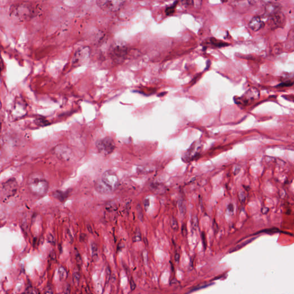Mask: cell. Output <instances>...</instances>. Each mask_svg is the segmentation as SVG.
<instances>
[{"label": "cell", "mask_w": 294, "mask_h": 294, "mask_svg": "<svg viewBox=\"0 0 294 294\" xmlns=\"http://www.w3.org/2000/svg\"><path fill=\"white\" fill-rule=\"evenodd\" d=\"M2 190L4 195L11 196L14 194L16 190V183L13 179H10L6 181L3 185Z\"/></svg>", "instance_id": "obj_11"}, {"label": "cell", "mask_w": 294, "mask_h": 294, "mask_svg": "<svg viewBox=\"0 0 294 294\" xmlns=\"http://www.w3.org/2000/svg\"><path fill=\"white\" fill-rule=\"evenodd\" d=\"M170 224L171 228L174 230H177L179 228V225H178V223H177V219L175 217L173 216L171 217V221H170Z\"/></svg>", "instance_id": "obj_21"}, {"label": "cell", "mask_w": 294, "mask_h": 294, "mask_svg": "<svg viewBox=\"0 0 294 294\" xmlns=\"http://www.w3.org/2000/svg\"><path fill=\"white\" fill-rule=\"evenodd\" d=\"M130 285H131V290L133 291L135 288H136V283H135L134 280L133 279H131L130 280Z\"/></svg>", "instance_id": "obj_34"}, {"label": "cell", "mask_w": 294, "mask_h": 294, "mask_svg": "<svg viewBox=\"0 0 294 294\" xmlns=\"http://www.w3.org/2000/svg\"><path fill=\"white\" fill-rule=\"evenodd\" d=\"M264 26H265V23L259 16L253 17L252 19H251V20L249 21V28L255 32L260 30L262 28H263Z\"/></svg>", "instance_id": "obj_12"}, {"label": "cell", "mask_w": 294, "mask_h": 294, "mask_svg": "<svg viewBox=\"0 0 294 294\" xmlns=\"http://www.w3.org/2000/svg\"><path fill=\"white\" fill-rule=\"evenodd\" d=\"M110 274H111L110 269L109 267H108L106 268V281H107V282H108L109 280Z\"/></svg>", "instance_id": "obj_32"}, {"label": "cell", "mask_w": 294, "mask_h": 294, "mask_svg": "<svg viewBox=\"0 0 294 294\" xmlns=\"http://www.w3.org/2000/svg\"><path fill=\"white\" fill-rule=\"evenodd\" d=\"M125 3V0H97L98 7L107 12L118 11L124 5Z\"/></svg>", "instance_id": "obj_2"}, {"label": "cell", "mask_w": 294, "mask_h": 294, "mask_svg": "<svg viewBox=\"0 0 294 294\" xmlns=\"http://www.w3.org/2000/svg\"><path fill=\"white\" fill-rule=\"evenodd\" d=\"M279 232V229H276V228H274V229H267V230H264L263 232H265V233H276V232Z\"/></svg>", "instance_id": "obj_31"}, {"label": "cell", "mask_w": 294, "mask_h": 294, "mask_svg": "<svg viewBox=\"0 0 294 294\" xmlns=\"http://www.w3.org/2000/svg\"><path fill=\"white\" fill-rule=\"evenodd\" d=\"M178 207H179V209L180 210V213H181V215L184 217L185 214H186V204L184 203V202L182 201V200L179 201V203H178Z\"/></svg>", "instance_id": "obj_19"}, {"label": "cell", "mask_w": 294, "mask_h": 294, "mask_svg": "<svg viewBox=\"0 0 294 294\" xmlns=\"http://www.w3.org/2000/svg\"><path fill=\"white\" fill-rule=\"evenodd\" d=\"M128 54V49L126 46L123 45H116L113 46L110 50V57L112 61L117 64L122 63L126 59Z\"/></svg>", "instance_id": "obj_3"}, {"label": "cell", "mask_w": 294, "mask_h": 294, "mask_svg": "<svg viewBox=\"0 0 294 294\" xmlns=\"http://www.w3.org/2000/svg\"><path fill=\"white\" fill-rule=\"evenodd\" d=\"M293 84H294V82L290 80V81H286V82H283L282 83H280V85L278 86V87H282L291 86Z\"/></svg>", "instance_id": "obj_27"}, {"label": "cell", "mask_w": 294, "mask_h": 294, "mask_svg": "<svg viewBox=\"0 0 294 294\" xmlns=\"http://www.w3.org/2000/svg\"><path fill=\"white\" fill-rule=\"evenodd\" d=\"M28 188L30 191L37 196H43L48 191L49 183L42 175L32 174L28 179Z\"/></svg>", "instance_id": "obj_1"}, {"label": "cell", "mask_w": 294, "mask_h": 294, "mask_svg": "<svg viewBox=\"0 0 294 294\" xmlns=\"http://www.w3.org/2000/svg\"><path fill=\"white\" fill-rule=\"evenodd\" d=\"M286 22L285 16L282 11L269 17L268 24L272 28H279L284 26Z\"/></svg>", "instance_id": "obj_9"}, {"label": "cell", "mask_w": 294, "mask_h": 294, "mask_svg": "<svg viewBox=\"0 0 294 294\" xmlns=\"http://www.w3.org/2000/svg\"><path fill=\"white\" fill-rule=\"evenodd\" d=\"M239 197H240V200H241V201H242V202L245 201V196L244 195V192H240L239 194Z\"/></svg>", "instance_id": "obj_37"}, {"label": "cell", "mask_w": 294, "mask_h": 294, "mask_svg": "<svg viewBox=\"0 0 294 294\" xmlns=\"http://www.w3.org/2000/svg\"><path fill=\"white\" fill-rule=\"evenodd\" d=\"M137 214H138L139 218L140 220L141 221L143 222L144 219L143 212L142 208H141L140 205H138V206H137Z\"/></svg>", "instance_id": "obj_24"}, {"label": "cell", "mask_w": 294, "mask_h": 294, "mask_svg": "<svg viewBox=\"0 0 294 294\" xmlns=\"http://www.w3.org/2000/svg\"><path fill=\"white\" fill-rule=\"evenodd\" d=\"M64 292L65 293H70V286H68V287L66 288Z\"/></svg>", "instance_id": "obj_41"}, {"label": "cell", "mask_w": 294, "mask_h": 294, "mask_svg": "<svg viewBox=\"0 0 294 294\" xmlns=\"http://www.w3.org/2000/svg\"><path fill=\"white\" fill-rule=\"evenodd\" d=\"M238 1H239V0H238Z\"/></svg>", "instance_id": "obj_44"}, {"label": "cell", "mask_w": 294, "mask_h": 294, "mask_svg": "<svg viewBox=\"0 0 294 294\" xmlns=\"http://www.w3.org/2000/svg\"><path fill=\"white\" fill-rule=\"evenodd\" d=\"M133 240H134L136 242L139 241L141 240V233H140L139 231H137L136 232L135 236V237L133 238Z\"/></svg>", "instance_id": "obj_30"}, {"label": "cell", "mask_w": 294, "mask_h": 294, "mask_svg": "<svg viewBox=\"0 0 294 294\" xmlns=\"http://www.w3.org/2000/svg\"><path fill=\"white\" fill-rule=\"evenodd\" d=\"M47 241L48 242H49L50 244H54L55 243V238L53 236V235H52L51 234H49L47 236Z\"/></svg>", "instance_id": "obj_28"}, {"label": "cell", "mask_w": 294, "mask_h": 294, "mask_svg": "<svg viewBox=\"0 0 294 294\" xmlns=\"http://www.w3.org/2000/svg\"><path fill=\"white\" fill-rule=\"evenodd\" d=\"M202 150V144L200 141H195L192 144L188 150L185 152L183 160L186 162H189L199 156Z\"/></svg>", "instance_id": "obj_6"}, {"label": "cell", "mask_w": 294, "mask_h": 294, "mask_svg": "<svg viewBox=\"0 0 294 294\" xmlns=\"http://www.w3.org/2000/svg\"><path fill=\"white\" fill-rule=\"evenodd\" d=\"M280 11H281V6L280 4L269 2L265 6L264 16L269 18Z\"/></svg>", "instance_id": "obj_10"}, {"label": "cell", "mask_w": 294, "mask_h": 294, "mask_svg": "<svg viewBox=\"0 0 294 294\" xmlns=\"http://www.w3.org/2000/svg\"><path fill=\"white\" fill-rule=\"evenodd\" d=\"M181 3L186 7H190L194 5V0H181Z\"/></svg>", "instance_id": "obj_25"}, {"label": "cell", "mask_w": 294, "mask_h": 294, "mask_svg": "<svg viewBox=\"0 0 294 294\" xmlns=\"http://www.w3.org/2000/svg\"><path fill=\"white\" fill-rule=\"evenodd\" d=\"M87 229H89V231L90 233H92V232H93L91 231V226H90L89 225H88L87 226Z\"/></svg>", "instance_id": "obj_42"}, {"label": "cell", "mask_w": 294, "mask_h": 294, "mask_svg": "<svg viewBox=\"0 0 294 294\" xmlns=\"http://www.w3.org/2000/svg\"><path fill=\"white\" fill-rule=\"evenodd\" d=\"M209 42L211 45H213L214 47H217V48H221V47H226L229 45L227 43L218 40L214 38H210L209 40Z\"/></svg>", "instance_id": "obj_14"}, {"label": "cell", "mask_w": 294, "mask_h": 294, "mask_svg": "<svg viewBox=\"0 0 294 294\" xmlns=\"http://www.w3.org/2000/svg\"><path fill=\"white\" fill-rule=\"evenodd\" d=\"M260 93L256 89H250L247 91L241 97L237 99L236 103L242 105H246L259 98Z\"/></svg>", "instance_id": "obj_7"}, {"label": "cell", "mask_w": 294, "mask_h": 294, "mask_svg": "<svg viewBox=\"0 0 294 294\" xmlns=\"http://www.w3.org/2000/svg\"><path fill=\"white\" fill-rule=\"evenodd\" d=\"M221 1H222L223 2H225L227 1V0H221Z\"/></svg>", "instance_id": "obj_43"}, {"label": "cell", "mask_w": 294, "mask_h": 294, "mask_svg": "<svg viewBox=\"0 0 294 294\" xmlns=\"http://www.w3.org/2000/svg\"><path fill=\"white\" fill-rule=\"evenodd\" d=\"M191 225H192V227H194V228H195L196 226H198V219H197L196 217H195L192 219Z\"/></svg>", "instance_id": "obj_33"}, {"label": "cell", "mask_w": 294, "mask_h": 294, "mask_svg": "<svg viewBox=\"0 0 294 294\" xmlns=\"http://www.w3.org/2000/svg\"><path fill=\"white\" fill-rule=\"evenodd\" d=\"M187 227L185 225V224H183L182 225V227H181V233L183 236H186V235H187Z\"/></svg>", "instance_id": "obj_36"}, {"label": "cell", "mask_w": 294, "mask_h": 294, "mask_svg": "<svg viewBox=\"0 0 294 294\" xmlns=\"http://www.w3.org/2000/svg\"><path fill=\"white\" fill-rule=\"evenodd\" d=\"M91 250H92V254H93L92 257H93V260H97V258L98 257V255H97L98 248H97V246L94 242L91 244Z\"/></svg>", "instance_id": "obj_22"}, {"label": "cell", "mask_w": 294, "mask_h": 294, "mask_svg": "<svg viewBox=\"0 0 294 294\" xmlns=\"http://www.w3.org/2000/svg\"><path fill=\"white\" fill-rule=\"evenodd\" d=\"M255 240V238H251V239L248 240L244 242L243 243H242L241 244L236 246L235 248H234L233 249H232V250H230V252H235V251H236V250H238L241 249L242 247H244V246H245V245L248 244L249 243H250V242L252 241L253 240Z\"/></svg>", "instance_id": "obj_18"}, {"label": "cell", "mask_w": 294, "mask_h": 294, "mask_svg": "<svg viewBox=\"0 0 294 294\" xmlns=\"http://www.w3.org/2000/svg\"><path fill=\"white\" fill-rule=\"evenodd\" d=\"M80 275L79 272H76L73 274V282L76 285L79 284V281H80Z\"/></svg>", "instance_id": "obj_23"}, {"label": "cell", "mask_w": 294, "mask_h": 294, "mask_svg": "<svg viewBox=\"0 0 294 294\" xmlns=\"http://www.w3.org/2000/svg\"><path fill=\"white\" fill-rule=\"evenodd\" d=\"M228 210L230 211V212H233L234 210V206L232 204H230L229 205H228Z\"/></svg>", "instance_id": "obj_39"}, {"label": "cell", "mask_w": 294, "mask_h": 294, "mask_svg": "<svg viewBox=\"0 0 294 294\" xmlns=\"http://www.w3.org/2000/svg\"><path fill=\"white\" fill-rule=\"evenodd\" d=\"M96 147L100 153L104 155H109L115 149V143L112 138L106 137L98 140L96 143Z\"/></svg>", "instance_id": "obj_4"}, {"label": "cell", "mask_w": 294, "mask_h": 294, "mask_svg": "<svg viewBox=\"0 0 294 294\" xmlns=\"http://www.w3.org/2000/svg\"><path fill=\"white\" fill-rule=\"evenodd\" d=\"M212 284H213V283H208V284H200V285H199V286H198L193 288L191 290H190V291L189 292V293L192 292H194V291H196L200 290L203 289V288H206V287H208L210 286Z\"/></svg>", "instance_id": "obj_20"}, {"label": "cell", "mask_w": 294, "mask_h": 294, "mask_svg": "<svg viewBox=\"0 0 294 294\" xmlns=\"http://www.w3.org/2000/svg\"><path fill=\"white\" fill-rule=\"evenodd\" d=\"M144 208L145 209V210L147 211L148 208L149 207V200L148 199H146V200H144Z\"/></svg>", "instance_id": "obj_35"}, {"label": "cell", "mask_w": 294, "mask_h": 294, "mask_svg": "<svg viewBox=\"0 0 294 294\" xmlns=\"http://www.w3.org/2000/svg\"><path fill=\"white\" fill-rule=\"evenodd\" d=\"M86 237V235L85 234H81V235L80 236V240L81 241H84Z\"/></svg>", "instance_id": "obj_38"}, {"label": "cell", "mask_w": 294, "mask_h": 294, "mask_svg": "<svg viewBox=\"0 0 294 294\" xmlns=\"http://www.w3.org/2000/svg\"><path fill=\"white\" fill-rule=\"evenodd\" d=\"M90 50L89 47H86L80 48L76 52L73 57L72 64L75 67L82 65L87 61L90 57Z\"/></svg>", "instance_id": "obj_5"}, {"label": "cell", "mask_w": 294, "mask_h": 294, "mask_svg": "<svg viewBox=\"0 0 294 294\" xmlns=\"http://www.w3.org/2000/svg\"><path fill=\"white\" fill-rule=\"evenodd\" d=\"M101 179L112 190L115 189L118 183V180L117 176L113 171L110 170L106 171L105 172L102 174Z\"/></svg>", "instance_id": "obj_8"}, {"label": "cell", "mask_w": 294, "mask_h": 294, "mask_svg": "<svg viewBox=\"0 0 294 294\" xmlns=\"http://www.w3.org/2000/svg\"><path fill=\"white\" fill-rule=\"evenodd\" d=\"M95 189L100 194H108L112 191L109 187L105 183L102 179L99 180L95 184Z\"/></svg>", "instance_id": "obj_13"}, {"label": "cell", "mask_w": 294, "mask_h": 294, "mask_svg": "<svg viewBox=\"0 0 294 294\" xmlns=\"http://www.w3.org/2000/svg\"><path fill=\"white\" fill-rule=\"evenodd\" d=\"M76 262L79 265V266H80L82 265V259H81V257L80 256V255L79 254V253L76 252Z\"/></svg>", "instance_id": "obj_29"}, {"label": "cell", "mask_w": 294, "mask_h": 294, "mask_svg": "<svg viewBox=\"0 0 294 294\" xmlns=\"http://www.w3.org/2000/svg\"><path fill=\"white\" fill-rule=\"evenodd\" d=\"M58 273L59 276V279H61V280H64L67 278V272L66 268L63 266H61L59 268Z\"/></svg>", "instance_id": "obj_16"}, {"label": "cell", "mask_w": 294, "mask_h": 294, "mask_svg": "<svg viewBox=\"0 0 294 294\" xmlns=\"http://www.w3.org/2000/svg\"><path fill=\"white\" fill-rule=\"evenodd\" d=\"M177 2H178V1H176L173 3V5L166 8V10H165V13H166L167 15L171 16L173 15L174 12L175 11V8H176V7L177 5Z\"/></svg>", "instance_id": "obj_15"}, {"label": "cell", "mask_w": 294, "mask_h": 294, "mask_svg": "<svg viewBox=\"0 0 294 294\" xmlns=\"http://www.w3.org/2000/svg\"><path fill=\"white\" fill-rule=\"evenodd\" d=\"M66 193L65 192H62V191H56V192H54L53 193V195H54V197L56 198L57 199L61 200L62 202L64 201L65 199L67 197V195H66Z\"/></svg>", "instance_id": "obj_17"}, {"label": "cell", "mask_w": 294, "mask_h": 294, "mask_svg": "<svg viewBox=\"0 0 294 294\" xmlns=\"http://www.w3.org/2000/svg\"><path fill=\"white\" fill-rule=\"evenodd\" d=\"M179 259H180V255L179 254V253H177L175 254V261L178 262L179 260Z\"/></svg>", "instance_id": "obj_40"}, {"label": "cell", "mask_w": 294, "mask_h": 294, "mask_svg": "<svg viewBox=\"0 0 294 294\" xmlns=\"http://www.w3.org/2000/svg\"><path fill=\"white\" fill-rule=\"evenodd\" d=\"M201 238H202V243H203L204 249H206V246H207V241H206V237L205 233H204V232L202 233Z\"/></svg>", "instance_id": "obj_26"}]
</instances>
